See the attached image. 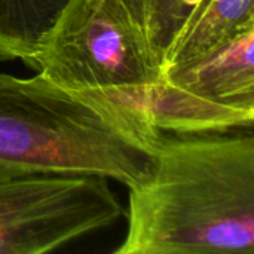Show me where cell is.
<instances>
[{
  "instance_id": "cell-1",
  "label": "cell",
  "mask_w": 254,
  "mask_h": 254,
  "mask_svg": "<svg viewBox=\"0 0 254 254\" xmlns=\"http://www.w3.org/2000/svg\"><path fill=\"white\" fill-rule=\"evenodd\" d=\"M161 134L146 107L107 91L0 73V182L92 176L132 188L153 173Z\"/></svg>"
},
{
  "instance_id": "cell-2",
  "label": "cell",
  "mask_w": 254,
  "mask_h": 254,
  "mask_svg": "<svg viewBox=\"0 0 254 254\" xmlns=\"http://www.w3.org/2000/svg\"><path fill=\"white\" fill-rule=\"evenodd\" d=\"M116 254H253L254 135L159 137L153 173L128 188Z\"/></svg>"
},
{
  "instance_id": "cell-3",
  "label": "cell",
  "mask_w": 254,
  "mask_h": 254,
  "mask_svg": "<svg viewBox=\"0 0 254 254\" xmlns=\"http://www.w3.org/2000/svg\"><path fill=\"white\" fill-rule=\"evenodd\" d=\"M27 67L70 89L135 103L164 70L122 0H68Z\"/></svg>"
},
{
  "instance_id": "cell-4",
  "label": "cell",
  "mask_w": 254,
  "mask_h": 254,
  "mask_svg": "<svg viewBox=\"0 0 254 254\" xmlns=\"http://www.w3.org/2000/svg\"><path fill=\"white\" fill-rule=\"evenodd\" d=\"M254 27L207 58L167 71L135 103L155 127L173 134L252 129L254 124Z\"/></svg>"
},
{
  "instance_id": "cell-5",
  "label": "cell",
  "mask_w": 254,
  "mask_h": 254,
  "mask_svg": "<svg viewBox=\"0 0 254 254\" xmlns=\"http://www.w3.org/2000/svg\"><path fill=\"white\" fill-rule=\"evenodd\" d=\"M124 208L109 180L36 176L0 182V254H42L115 225Z\"/></svg>"
},
{
  "instance_id": "cell-6",
  "label": "cell",
  "mask_w": 254,
  "mask_h": 254,
  "mask_svg": "<svg viewBox=\"0 0 254 254\" xmlns=\"http://www.w3.org/2000/svg\"><path fill=\"white\" fill-rule=\"evenodd\" d=\"M253 27L254 0H198L164 61V73L207 58Z\"/></svg>"
},
{
  "instance_id": "cell-7",
  "label": "cell",
  "mask_w": 254,
  "mask_h": 254,
  "mask_svg": "<svg viewBox=\"0 0 254 254\" xmlns=\"http://www.w3.org/2000/svg\"><path fill=\"white\" fill-rule=\"evenodd\" d=\"M68 0H0V60L24 64Z\"/></svg>"
},
{
  "instance_id": "cell-8",
  "label": "cell",
  "mask_w": 254,
  "mask_h": 254,
  "mask_svg": "<svg viewBox=\"0 0 254 254\" xmlns=\"http://www.w3.org/2000/svg\"><path fill=\"white\" fill-rule=\"evenodd\" d=\"M198 0H122L161 65ZM164 70V68H162Z\"/></svg>"
}]
</instances>
